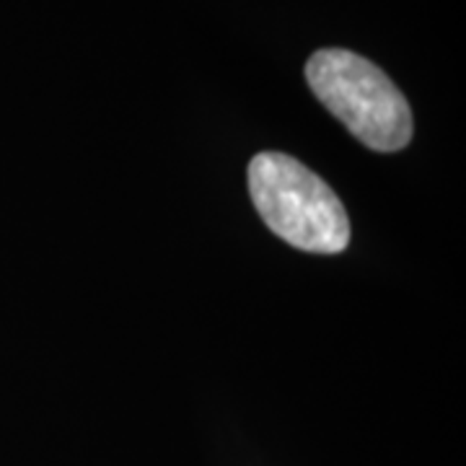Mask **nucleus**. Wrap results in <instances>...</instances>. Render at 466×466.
I'll use <instances>...</instances> for the list:
<instances>
[{"label": "nucleus", "mask_w": 466, "mask_h": 466, "mask_svg": "<svg viewBox=\"0 0 466 466\" xmlns=\"http://www.w3.org/2000/svg\"><path fill=\"white\" fill-rule=\"evenodd\" d=\"M249 195L265 226L290 247L339 254L350 244V218L329 184L299 158L265 150L251 158Z\"/></svg>", "instance_id": "f257e3e1"}, {"label": "nucleus", "mask_w": 466, "mask_h": 466, "mask_svg": "<svg viewBox=\"0 0 466 466\" xmlns=\"http://www.w3.org/2000/svg\"><path fill=\"white\" fill-rule=\"evenodd\" d=\"M306 81L327 112L376 153H397L412 140V112L394 81L358 52L327 47L306 63Z\"/></svg>", "instance_id": "f03ea898"}]
</instances>
